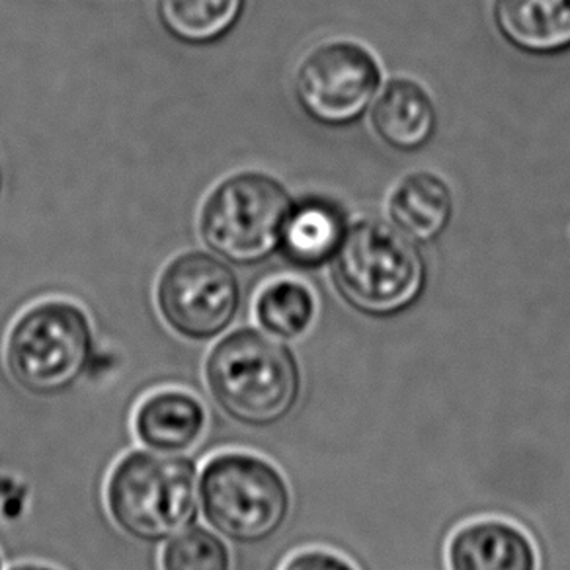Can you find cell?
<instances>
[{
    "mask_svg": "<svg viewBox=\"0 0 570 570\" xmlns=\"http://www.w3.org/2000/svg\"><path fill=\"white\" fill-rule=\"evenodd\" d=\"M448 570H541L535 541L504 518H476L453 530L445 546Z\"/></svg>",
    "mask_w": 570,
    "mask_h": 570,
    "instance_id": "obj_9",
    "label": "cell"
},
{
    "mask_svg": "<svg viewBox=\"0 0 570 570\" xmlns=\"http://www.w3.org/2000/svg\"><path fill=\"white\" fill-rule=\"evenodd\" d=\"M160 570H233L227 539L194 523L165 543Z\"/></svg>",
    "mask_w": 570,
    "mask_h": 570,
    "instance_id": "obj_17",
    "label": "cell"
},
{
    "mask_svg": "<svg viewBox=\"0 0 570 570\" xmlns=\"http://www.w3.org/2000/svg\"><path fill=\"white\" fill-rule=\"evenodd\" d=\"M346 230L341 207L325 199H305L294 204L279 250L297 268H318L338 253Z\"/></svg>",
    "mask_w": 570,
    "mask_h": 570,
    "instance_id": "obj_14",
    "label": "cell"
},
{
    "mask_svg": "<svg viewBox=\"0 0 570 570\" xmlns=\"http://www.w3.org/2000/svg\"><path fill=\"white\" fill-rule=\"evenodd\" d=\"M381 67L370 49L348 40L321 43L303 57L294 79L295 100L325 126H348L372 106Z\"/></svg>",
    "mask_w": 570,
    "mask_h": 570,
    "instance_id": "obj_8",
    "label": "cell"
},
{
    "mask_svg": "<svg viewBox=\"0 0 570 570\" xmlns=\"http://www.w3.org/2000/svg\"><path fill=\"white\" fill-rule=\"evenodd\" d=\"M502 38L533 56L570 48V0H494Z\"/></svg>",
    "mask_w": 570,
    "mask_h": 570,
    "instance_id": "obj_11",
    "label": "cell"
},
{
    "mask_svg": "<svg viewBox=\"0 0 570 570\" xmlns=\"http://www.w3.org/2000/svg\"><path fill=\"white\" fill-rule=\"evenodd\" d=\"M279 570H360L348 557L325 549L311 547L292 554Z\"/></svg>",
    "mask_w": 570,
    "mask_h": 570,
    "instance_id": "obj_18",
    "label": "cell"
},
{
    "mask_svg": "<svg viewBox=\"0 0 570 570\" xmlns=\"http://www.w3.org/2000/svg\"><path fill=\"white\" fill-rule=\"evenodd\" d=\"M389 215L396 229L406 237L430 243L452 222V188L434 173H412L404 176L393 191Z\"/></svg>",
    "mask_w": 570,
    "mask_h": 570,
    "instance_id": "obj_13",
    "label": "cell"
},
{
    "mask_svg": "<svg viewBox=\"0 0 570 570\" xmlns=\"http://www.w3.org/2000/svg\"><path fill=\"white\" fill-rule=\"evenodd\" d=\"M254 315L262 331L277 341H302L317 321V299L309 285L282 277L258 294Z\"/></svg>",
    "mask_w": 570,
    "mask_h": 570,
    "instance_id": "obj_16",
    "label": "cell"
},
{
    "mask_svg": "<svg viewBox=\"0 0 570 570\" xmlns=\"http://www.w3.org/2000/svg\"><path fill=\"white\" fill-rule=\"evenodd\" d=\"M198 468L175 453H126L106 481V510L127 538L157 546L198 520Z\"/></svg>",
    "mask_w": 570,
    "mask_h": 570,
    "instance_id": "obj_2",
    "label": "cell"
},
{
    "mask_svg": "<svg viewBox=\"0 0 570 570\" xmlns=\"http://www.w3.org/2000/svg\"><path fill=\"white\" fill-rule=\"evenodd\" d=\"M0 191H2V173H0Z\"/></svg>",
    "mask_w": 570,
    "mask_h": 570,
    "instance_id": "obj_21",
    "label": "cell"
},
{
    "mask_svg": "<svg viewBox=\"0 0 570 570\" xmlns=\"http://www.w3.org/2000/svg\"><path fill=\"white\" fill-rule=\"evenodd\" d=\"M372 124L389 147L416 151L436 134V106L419 82L391 80L373 106Z\"/></svg>",
    "mask_w": 570,
    "mask_h": 570,
    "instance_id": "obj_12",
    "label": "cell"
},
{
    "mask_svg": "<svg viewBox=\"0 0 570 570\" xmlns=\"http://www.w3.org/2000/svg\"><path fill=\"white\" fill-rule=\"evenodd\" d=\"M206 406L178 389H165L147 396L134 416L135 436L151 452L175 455L190 452L206 434Z\"/></svg>",
    "mask_w": 570,
    "mask_h": 570,
    "instance_id": "obj_10",
    "label": "cell"
},
{
    "mask_svg": "<svg viewBox=\"0 0 570 570\" xmlns=\"http://www.w3.org/2000/svg\"><path fill=\"white\" fill-rule=\"evenodd\" d=\"M246 0H157L165 32L186 46H212L233 32Z\"/></svg>",
    "mask_w": 570,
    "mask_h": 570,
    "instance_id": "obj_15",
    "label": "cell"
},
{
    "mask_svg": "<svg viewBox=\"0 0 570 570\" xmlns=\"http://www.w3.org/2000/svg\"><path fill=\"white\" fill-rule=\"evenodd\" d=\"M292 209L294 199L274 176L237 173L209 191L199 212V235L215 256L253 266L279 250Z\"/></svg>",
    "mask_w": 570,
    "mask_h": 570,
    "instance_id": "obj_6",
    "label": "cell"
},
{
    "mask_svg": "<svg viewBox=\"0 0 570 570\" xmlns=\"http://www.w3.org/2000/svg\"><path fill=\"white\" fill-rule=\"evenodd\" d=\"M157 307L168 328L184 341H215L229 331L240 309L237 274L215 254H180L160 272Z\"/></svg>",
    "mask_w": 570,
    "mask_h": 570,
    "instance_id": "obj_7",
    "label": "cell"
},
{
    "mask_svg": "<svg viewBox=\"0 0 570 570\" xmlns=\"http://www.w3.org/2000/svg\"><path fill=\"white\" fill-rule=\"evenodd\" d=\"M199 512L235 546L276 538L292 515L294 494L284 473L248 452L215 455L199 471Z\"/></svg>",
    "mask_w": 570,
    "mask_h": 570,
    "instance_id": "obj_3",
    "label": "cell"
},
{
    "mask_svg": "<svg viewBox=\"0 0 570 570\" xmlns=\"http://www.w3.org/2000/svg\"><path fill=\"white\" fill-rule=\"evenodd\" d=\"M0 570H4V561H2V554H0Z\"/></svg>",
    "mask_w": 570,
    "mask_h": 570,
    "instance_id": "obj_20",
    "label": "cell"
},
{
    "mask_svg": "<svg viewBox=\"0 0 570 570\" xmlns=\"http://www.w3.org/2000/svg\"><path fill=\"white\" fill-rule=\"evenodd\" d=\"M204 377L217 409L238 426H277L302 401V365L294 350L250 326L209 350Z\"/></svg>",
    "mask_w": 570,
    "mask_h": 570,
    "instance_id": "obj_1",
    "label": "cell"
},
{
    "mask_svg": "<svg viewBox=\"0 0 570 570\" xmlns=\"http://www.w3.org/2000/svg\"><path fill=\"white\" fill-rule=\"evenodd\" d=\"M334 284L350 307L391 317L411 307L426 285V264L414 240L387 223L360 222L334 254Z\"/></svg>",
    "mask_w": 570,
    "mask_h": 570,
    "instance_id": "obj_5",
    "label": "cell"
},
{
    "mask_svg": "<svg viewBox=\"0 0 570 570\" xmlns=\"http://www.w3.org/2000/svg\"><path fill=\"white\" fill-rule=\"evenodd\" d=\"M92 323L79 305L48 299L10 326L4 360L18 387L40 399L67 395L95 362Z\"/></svg>",
    "mask_w": 570,
    "mask_h": 570,
    "instance_id": "obj_4",
    "label": "cell"
},
{
    "mask_svg": "<svg viewBox=\"0 0 570 570\" xmlns=\"http://www.w3.org/2000/svg\"><path fill=\"white\" fill-rule=\"evenodd\" d=\"M10 570H57L53 567H48V564H38V562H24V564H17V567H12Z\"/></svg>",
    "mask_w": 570,
    "mask_h": 570,
    "instance_id": "obj_19",
    "label": "cell"
}]
</instances>
